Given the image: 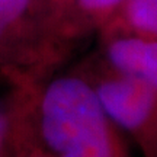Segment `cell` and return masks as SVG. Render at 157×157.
I'll use <instances>...</instances> for the list:
<instances>
[{
    "label": "cell",
    "instance_id": "4",
    "mask_svg": "<svg viewBox=\"0 0 157 157\" xmlns=\"http://www.w3.org/2000/svg\"><path fill=\"white\" fill-rule=\"evenodd\" d=\"M118 12L129 34L157 39V0H125Z\"/></svg>",
    "mask_w": 157,
    "mask_h": 157
},
{
    "label": "cell",
    "instance_id": "8",
    "mask_svg": "<svg viewBox=\"0 0 157 157\" xmlns=\"http://www.w3.org/2000/svg\"><path fill=\"white\" fill-rule=\"evenodd\" d=\"M23 157H54V156H51L50 153H41L39 150H36V151L29 153V154H26V156H23Z\"/></svg>",
    "mask_w": 157,
    "mask_h": 157
},
{
    "label": "cell",
    "instance_id": "2",
    "mask_svg": "<svg viewBox=\"0 0 157 157\" xmlns=\"http://www.w3.org/2000/svg\"><path fill=\"white\" fill-rule=\"evenodd\" d=\"M108 118L119 128L137 131L150 119L157 103V90L134 76L118 73L93 87Z\"/></svg>",
    "mask_w": 157,
    "mask_h": 157
},
{
    "label": "cell",
    "instance_id": "5",
    "mask_svg": "<svg viewBox=\"0 0 157 157\" xmlns=\"http://www.w3.org/2000/svg\"><path fill=\"white\" fill-rule=\"evenodd\" d=\"M34 5V0H0V44L15 34Z\"/></svg>",
    "mask_w": 157,
    "mask_h": 157
},
{
    "label": "cell",
    "instance_id": "6",
    "mask_svg": "<svg viewBox=\"0 0 157 157\" xmlns=\"http://www.w3.org/2000/svg\"><path fill=\"white\" fill-rule=\"evenodd\" d=\"M84 17L92 21H103L113 15L125 0H67Z\"/></svg>",
    "mask_w": 157,
    "mask_h": 157
},
{
    "label": "cell",
    "instance_id": "7",
    "mask_svg": "<svg viewBox=\"0 0 157 157\" xmlns=\"http://www.w3.org/2000/svg\"><path fill=\"white\" fill-rule=\"evenodd\" d=\"M9 132H10V121L5 109L0 106V157H5Z\"/></svg>",
    "mask_w": 157,
    "mask_h": 157
},
{
    "label": "cell",
    "instance_id": "3",
    "mask_svg": "<svg viewBox=\"0 0 157 157\" xmlns=\"http://www.w3.org/2000/svg\"><path fill=\"white\" fill-rule=\"evenodd\" d=\"M106 57L117 73L134 76L157 90V39L119 35L106 45Z\"/></svg>",
    "mask_w": 157,
    "mask_h": 157
},
{
    "label": "cell",
    "instance_id": "1",
    "mask_svg": "<svg viewBox=\"0 0 157 157\" xmlns=\"http://www.w3.org/2000/svg\"><path fill=\"white\" fill-rule=\"evenodd\" d=\"M39 128L54 157H121L113 122L86 80L66 76L52 80L39 106Z\"/></svg>",
    "mask_w": 157,
    "mask_h": 157
}]
</instances>
